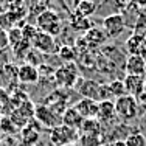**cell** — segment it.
Segmentation results:
<instances>
[{"label": "cell", "instance_id": "1", "mask_svg": "<svg viewBox=\"0 0 146 146\" xmlns=\"http://www.w3.org/2000/svg\"><path fill=\"white\" fill-rule=\"evenodd\" d=\"M36 27L40 33L56 37L62 31V20L56 11L47 9V11H44L42 14H39L36 17Z\"/></svg>", "mask_w": 146, "mask_h": 146}, {"label": "cell", "instance_id": "2", "mask_svg": "<svg viewBox=\"0 0 146 146\" xmlns=\"http://www.w3.org/2000/svg\"><path fill=\"white\" fill-rule=\"evenodd\" d=\"M115 112L117 117L123 121H131L138 113V101L137 98L131 95H124L121 98H117L115 101Z\"/></svg>", "mask_w": 146, "mask_h": 146}, {"label": "cell", "instance_id": "3", "mask_svg": "<svg viewBox=\"0 0 146 146\" xmlns=\"http://www.w3.org/2000/svg\"><path fill=\"white\" fill-rule=\"evenodd\" d=\"M78 138V131L65 126V124H58L50 132V141L54 146H65L73 143V140Z\"/></svg>", "mask_w": 146, "mask_h": 146}, {"label": "cell", "instance_id": "4", "mask_svg": "<svg viewBox=\"0 0 146 146\" xmlns=\"http://www.w3.org/2000/svg\"><path fill=\"white\" fill-rule=\"evenodd\" d=\"M78 79V68L73 62H67L54 72V81L61 87H72Z\"/></svg>", "mask_w": 146, "mask_h": 146}, {"label": "cell", "instance_id": "5", "mask_svg": "<svg viewBox=\"0 0 146 146\" xmlns=\"http://www.w3.org/2000/svg\"><path fill=\"white\" fill-rule=\"evenodd\" d=\"M126 25H124V19L121 14H110L103 19V30L106 36L109 37H117L124 31Z\"/></svg>", "mask_w": 146, "mask_h": 146}, {"label": "cell", "instance_id": "6", "mask_svg": "<svg viewBox=\"0 0 146 146\" xmlns=\"http://www.w3.org/2000/svg\"><path fill=\"white\" fill-rule=\"evenodd\" d=\"M31 47L34 48L36 51H42V53H58V45H56V40H54L53 36L50 34H45V33H37L36 37L33 39L31 42Z\"/></svg>", "mask_w": 146, "mask_h": 146}, {"label": "cell", "instance_id": "7", "mask_svg": "<svg viewBox=\"0 0 146 146\" xmlns=\"http://www.w3.org/2000/svg\"><path fill=\"white\" fill-rule=\"evenodd\" d=\"M28 2L25 0H9L8 6H6V14L11 17V20L16 23L22 22L27 16H28Z\"/></svg>", "mask_w": 146, "mask_h": 146}, {"label": "cell", "instance_id": "8", "mask_svg": "<svg viewBox=\"0 0 146 146\" xmlns=\"http://www.w3.org/2000/svg\"><path fill=\"white\" fill-rule=\"evenodd\" d=\"M145 79H146V76H141V75H126V78L123 81H124V86H126L127 95L134 96L137 100L140 98L143 95Z\"/></svg>", "mask_w": 146, "mask_h": 146}, {"label": "cell", "instance_id": "9", "mask_svg": "<svg viewBox=\"0 0 146 146\" xmlns=\"http://www.w3.org/2000/svg\"><path fill=\"white\" fill-rule=\"evenodd\" d=\"M34 117H36V120L39 121L40 124H44L45 127H50V129H53V127L58 126L59 123V118L56 117V113L53 112L51 109H48L47 106H36V109H34Z\"/></svg>", "mask_w": 146, "mask_h": 146}, {"label": "cell", "instance_id": "10", "mask_svg": "<svg viewBox=\"0 0 146 146\" xmlns=\"http://www.w3.org/2000/svg\"><path fill=\"white\" fill-rule=\"evenodd\" d=\"M117 112H115V103L112 100L98 103V115L96 120L101 124H110L113 120H117Z\"/></svg>", "mask_w": 146, "mask_h": 146}, {"label": "cell", "instance_id": "11", "mask_svg": "<svg viewBox=\"0 0 146 146\" xmlns=\"http://www.w3.org/2000/svg\"><path fill=\"white\" fill-rule=\"evenodd\" d=\"M73 107L78 110V113L84 118V120L96 118V115H98V101H95V100L81 98Z\"/></svg>", "mask_w": 146, "mask_h": 146}, {"label": "cell", "instance_id": "12", "mask_svg": "<svg viewBox=\"0 0 146 146\" xmlns=\"http://www.w3.org/2000/svg\"><path fill=\"white\" fill-rule=\"evenodd\" d=\"M146 68V59H143L138 54H129L126 59V64H124V70L126 75H141L146 76L145 73Z\"/></svg>", "mask_w": 146, "mask_h": 146}, {"label": "cell", "instance_id": "13", "mask_svg": "<svg viewBox=\"0 0 146 146\" xmlns=\"http://www.w3.org/2000/svg\"><path fill=\"white\" fill-rule=\"evenodd\" d=\"M17 79L23 84H34L39 81V70L33 64H22L17 68Z\"/></svg>", "mask_w": 146, "mask_h": 146}, {"label": "cell", "instance_id": "14", "mask_svg": "<svg viewBox=\"0 0 146 146\" xmlns=\"http://www.w3.org/2000/svg\"><path fill=\"white\" fill-rule=\"evenodd\" d=\"M100 90H101V84L92 81V79H86L79 84L78 92L82 95V98H90L100 103Z\"/></svg>", "mask_w": 146, "mask_h": 146}, {"label": "cell", "instance_id": "15", "mask_svg": "<svg viewBox=\"0 0 146 146\" xmlns=\"http://www.w3.org/2000/svg\"><path fill=\"white\" fill-rule=\"evenodd\" d=\"M61 120H62V124H65V126H68V127H72V129L78 131L79 127H81L84 118L79 115L78 110L72 106V107H67V109H65V112L62 113Z\"/></svg>", "mask_w": 146, "mask_h": 146}, {"label": "cell", "instance_id": "16", "mask_svg": "<svg viewBox=\"0 0 146 146\" xmlns=\"http://www.w3.org/2000/svg\"><path fill=\"white\" fill-rule=\"evenodd\" d=\"M106 39H107V36H106V33H104V30L103 28H95V27H92L84 36V40L90 45V47H93V45H95V47L96 45H101Z\"/></svg>", "mask_w": 146, "mask_h": 146}, {"label": "cell", "instance_id": "17", "mask_svg": "<svg viewBox=\"0 0 146 146\" xmlns=\"http://www.w3.org/2000/svg\"><path fill=\"white\" fill-rule=\"evenodd\" d=\"M81 134L79 135H100L101 132V123L96 118H90V120H84L79 127Z\"/></svg>", "mask_w": 146, "mask_h": 146}, {"label": "cell", "instance_id": "18", "mask_svg": "<svg viewBox=\"0 0 146 146\" xmlns=\"http://www.w3.org/2000/svg\"><path fill=\"white\" fill-rule=\"evenodd\" d=\"M70 25H72L73 30L84 31V33H87V31L92 28V22H90L89 17H82V16L76 14V13H73L72 17H70Z\"/></svg>", "mask_w": 146, "mask_h": 146}, {"label": "cell", "instance_id": "19", "mask_svg": "<svg viewBox=\"0 0 146 146\" xmlns=\"http://www.w3.org/2000/svg\"><path fill=\"white\" fill-rule=\"evenodd\" d=\"M96 11V5L92 0H78L75 6V13L82 17H90Z\"/></svg>", "mask_w": 146, "mask_h": 146}, {"label": "cell", "instance_id": "20", "mask_svg": "<svg viewBox=\"0 0 146 146\" xmlns=\"http://www.w3.org/2000/svg\"><path fill=\"white\" fill-rule=\"evenodd\" d=\"M145 40H146V37L143 34H132L129 39L126 40V48L129 51V54H138V51H140Z\"/></svg>", "mask_w": 146, "mask_h": 146}, {"label": "cell", "instance_id": "21", "mask_svg": "<svg viewBox=\"0 0 146 146\" xmlns=\"http://www.w3.org/2000/svg\"><path fill=\"white\" fill-rule=\"evenodd\" d=\"M50 2H51V0H30V2H28L30 14H33V16L37 17L39 14H42L44 11L51 9L50 8Z\"/></svg>", "mask_w": 146, "mask_h": 146}, {"label": "cell", "instance_id": "22", "mask_svg": "<svg viewBox=\"0 0 146 146\" xmlns=\"http://www.w3.org/2000/svg\"><path fill=\"white\" fill-rule=\"evenodd\" d=\"M109 89H110V93H112V98H121V96L127 95V90H126V86H124V81H120V79H115L109 84Z\"/></svg>", "mask_w": 146, "mask_h": 146}, {"label": "cell", "instance_id": "23", "mask_svg": "<svg viewBox=\"0 0 146 146\" xmlns=\"http://www.w3.org/2000/svg\"><path fill=\"white\" fill-rule=\"evenodd\" d=\"M11 48H13V53L16 54V58L23 59V58L28 56L30 48H31V44L27 42V40H22V42H19L17 45H14V47H11Z\"/></svg>", "mask_w": 146, "mask_h": 146}, {"label": "cell", "instance_id": "24", "mask_svg": "<svg viewBox=\"0 0 146 146\" xmlns=\"http://www.w3.org/2000/svg\"><path fill=\"white\" fill-rule=\"evenodd\" d=\"M8 40H9V45H11V47H14V45H17L19 42L25 40L22 36V27H13V28L8 31Z\"/></svg>", "mask_w": 146, "mask_h": 146}, {"label": "cell", "instance_id": "25", "mask_svg": "<svg viewBox=\"0 0 146 146\" xmlns=\"http://www.w3.org/2000/svg\"><path fill=\"white\" fill-rule=\"evenodd\" d=\"M39 33V30H37L36 25H31V23H25V25L22 27V36L23 39L27 40V42H33V39L36 37V34Z\"/></svg>", "mask_w": 146, "mask_h": 146}, {"label": "cell", "instance_id": "26", "mask_svg": "<svg viewBox=\"0 0 146 146\" xmlns=\"http://www.w3.org/2000/svg\"><path fill=\"white\" fill-rule=\"evenodd\" d=\"M124 143H126V146H146V138L140 132H135L124 140Z\"/></svg>", "mask_w": 146, "mask_h": 146}, {"label": "cell", "instance_id": "27", "mask_svg": "<svg viewBox=\"0 0 146 146\" xmlns=\"http://www.w3.org/2000/svg\"><path fill=\"white\" fill-rule=\"evenodd\" d=\"M22 135H23V141H25V143H28V145H34V143H37V141H39V134H37L36 131H33L30 126L23 129Z\"/></svg>", "mask_w": 146, "mask_h": 146}, {"label": "cell", "instance_id": "28", "mask_svg": "<svg viewBox=\"0 0 146 146\" xmlns=\"http://www.w3.org/2000/svg\"><path fill=\"white\" fill-rule=\"evenodd\" d=\"M58 54H59V58L64 59L65 62H72L73 59H75V56H76V53L73 51V48H70L68 45H64V47L59 48Z\"/></svg>", "mask_w": 146, "mask_h": 146}, {"label": "cell", "instance_id": "29", "mask_svg": "<svg viewBox=\"0 0 146 146\" xmlns=\"http://www.w3.org/2000/svg\"><path fill=\"white\" fill-rule=\"evenodd\" d=\"M13 27H16V25H14V22L11 20V17L6 14V11L5 13H0V30L9 31Z\"/></svg>", "mask_w": 146, "mask_h": 146}, {"label": "cell", "instance_id": "30", "mask_svg": "<svg viewBox=\"0 0 146 146\" xmlns=\"http://www.w3.org/2000/svg\"><path fill=\"white\" fill-rule=\"evenodd\" d=\"M9 47V40H8V31L0 30V51H5Z\"/></svg>", "mask_w": 146, "mask_h": 146}, {"label": "cell", "instance_id": "31", "mask_svg": "<svg viewBox=\"0 0 146 146\" xmlns=\"http://www.w3.org/2000/svg\"><path fill=\"white\" fill-rule=\"evenodd\" d=\"M112 146H126V143H124V140H115Z\"/></svg>", "mask_w": 146, "mask_h": 146}, {"label": "cell", "instance_id": "32", "mask_svg": "<svg viewBox=\"0 0 146 146\" xmlns=\"http://www.w3.org/2000/svg\"><path fill=\"white\" fill-rule=\"evenodd\" d=\"M143 95H146V79H145V87H143Z\"/></svg>", "mask_w": 146, "mask_h": 146}, {"label": "cell", "instance_id": "33", "mask_svg": "<svg viewBox=\"0 0 146 146\" xmlns=\"http://www.w3.org/2000/svg\"><path fill=\"white\" fill-rule=\"evenodd\" d=\"M65 146H78V145H75V143H70V145H65Z\"/></svg>", "mask_w": 146, "mask_h": 146}, {"label": "cell", "instance_id": "34", "mask_svg": "<svg viewBox=\"0 0 146 146\" xmlns=\"http://www.w3.org/2000/svg\"><path fill=\"white\" fill-rule=\"evenodd\" d=\"M143 118H145V121H146V112H145V117H143Z\"/></svg>", "mask_w": 146, "mask_h": 146}, {"label": "cell", "instance_id": "35", "mask_svg": "<svg viewBox=\"0 0 146 146\" xmlns=\"http://www.w3.org/2000/svg\"><path fill=\"white\" fill-rule=\"evenodd\" d=\"M101 146H107V145H101Z\"/></svg>", "mask_w": 146, "mask_h": 146}, {"label": "cell", "instance_id": "36", "mask_svg": "<svg viewBox=\"0 0 146 146\" xmlns=\"http://www.w3.org/2000/svg\"><path fill=\"white\" fill-rule=\"evenodd\" d=\"M145 73H146V68H145Z\"/></svg>", "mask_w": 146, "mask_h": 146}, {"label": "cell", "instance_id": "37", "mask_svg": "<svg viewBox=\"0 0 146 146\" xmlns=\"http://www.w3.org/2000/svg\"><path fill=\"white\" fill-rule=\"evenodd\" d=\"M76 2H78V0H76Z\"/></svg>", "mask_w": 146, "mask_h": 146}]
</instances>
